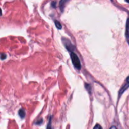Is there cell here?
Masks as SVG:
<instances>
[{
  "instance_id": "6da1fadb",
  "label": "cell",
  "mask_w": 129,
  "mask_h": 129,
  "mask_svg": "<svg viewBox=\"0 0 129 129\" xmlns=\"http://www.w3.org/2000/svg\"><path fill=\"white\" fill-rule=\"evenodd\" d=\"M70 57H71L72 61L73 64L74 65V67H75L76 69H77L78 70H80V69H81V64H80V59H79L77 55L75 53L71 52Z\"/></svg>"
},
{
  "instance_id": "7a4b0ae2",
  "label": "cell",
  "mask_w": 129,
  "mask_h": 129,
  "mask_svg": "<svg viewBox=\"0 0 129 129\" xmlns=\"http://www.w3.org/2000/svg\"><path fill=\"white\" fill-rule=\"evenodd\" d=\"M62 41H63V44H64V45L65 46V47H66L67 49L69 51L72 52V51L74 50V46L72 45V44L70 43V41L68 40V39H66V38H64H64H63Z\"/></svg>"
},
{
  "instance_id": "3957f363",
  "label": "cell",
  "mask_w": 129,
  "mask_h": 129,
  "mask_svg": "<svg viewBox=\"0 0 129 129\" xmlns=\"http://www.w3.org/2000/svg\"><path fill=\"white\" fill-rule=\"evenodd\" d=\"M68 2H69V0H61L60 2H59V8H60L61 12H63L65 5H66V3Z\"/></svg>"
},
{
  "instance_id": "277c9868",
  "label": "cell",
  "mask_w": 129,
  "mask_h": 129,
  "mask_svg": "<svg viewBox=\"0 0 129 129\" xmlns=\"http://www.w3.org/2000/svg\"><path fill=\"white\" fill-rule=\"evenodd\" d=\"M126 38H127L128 42L129 43V18L127 20V23H126Z\"/></svg>"
},
{
  "instance_id": "5b68a950",
  "label": "cell",
  "mask_w": 129,
  "mask_h": 129,
  "mask_svg": "<svg viewBox=\"0 0 129 129\" xmlns=\"http://www.w3.org/2000/svg\"><path fill=\"white\" fill-rule=\"evenodd\" d=\"M18 114H19L20 116L22 118H23L25 116V110H23V109H21L18 112Z\"/></svg>"
},
{
  "instance_id": "8992f818",
  "label": "cell",
  "mask_w": 129,
  "mask_h": 129,
  "mask_svg": "<svg viewBox=\"0 0 129 129\" xmlns=\"http://www.w3.org/2000/svg\"><path fill=\"white\" fill-rule=\"evenodd\" d=\"M54 23H55L56 27V28H58V29H61L62 26H61V24L60 23V22H58V21L57 20H55L54 21Z\"/></svg>"
},
{
  "instance_id": "52a82bcc",
  "label": "cell",
  "mask_w": 129,
  "mask_h": 129,
  "mask_svg": "<svg viewBox=\"0 0 129 129\" xmlns=\"http://www.w3.org/2000/svg\"><path fill=\"white\" fill-rule=\"evenodd\" d=\"M47 129H52L51 128V117H50L49 118V123H48V126H47Z\"/></svg>"
},
{
  "instance_id": "ba28073f",
  "label": "cell",
  "mask_w": 129,
  "mask_h": 129,
  "mask_svg": "<svg viewBox=\"0 0 129 129\" xmlns=\"http://www.w3.org/2000/svg\"><path fill=\"white\" fill-rule=\"evenodd\" d=\"M85 88L87 89V90H88V91L89 92H90V90H91V87H90V85H89V84H85Z\"/></svg>"
},
{
  "instance_id": "9c48e42d",
  "label": "cell",
  "mask_w": 129,
  "mask_h": 129,
  "mask_svg": "<svg viewBox=\"0 0 129 129\" xmlns=\"http://www.w3.org/2000/svg\"><path fill=\"white\" fill-rule=\"evenodd\" d=\"M94 129H102V127H101V125H100L99 124H97V125L94 127Z\"/></svg>"
},
{
  "instance_id": "30bf717a",
  "label": "cell",
  "mask_w": 129,
  "mask_h": 129,
  "mask_svg": "<svg viewBox=\"0 0 129 129\" xmlns=\"http://www.w3.org/2000/svg\"><path fill=\"white\" fill-rule=\"evenodd\" d=\"M6 58H7V56H6V54H2V55H1V56H0V58H1L2 60L5 59Z\"/></svg>"
},
{
  "instance_id": "8fae6325",
  "label": "cell",
  "mask_w": 129,
  "mask_h": 129,
  "mask_svg": "<svg viewBox=\"0 0 129 129\" xmlns=\"http://www.w3.org/2000/svg\"><path fill=\"white\" fill-rule=\"evenodd\" d=\"M51 7H53V8H55L56 7V2H53L51 3Z\"/></svg>"
},
{
  "instance_id": "7c38bea8",
  "label": "cell",
  "mask_w": 129,
  "mask_h": 129,
  "mask_svg": "<svg viewBox=\"0 0 129 129\" xmlns=\"http://www.w3.org/2000/svg\"><path fill=\"white\" fill-rule=\"evenodd\" d=\"M110 129H116V126H111V127L110 128Z\"/></svg>"
},
{
  "instance_id": "4fadbf2b",
  "label": "cell",
  "mask_w": 129,
  "mask_h": 129,
  "mask_svg": "<svg viewBox=\"0 0 129 129\" xmlns=\"http://www.w3.org/2000/svg\"><path fill=\"white\" fill-rule=\"evenodd\" d=\"M126 82H127V83H128L129 84V76L128 77L127 79H126Z\"/></svg>"
},
{
  "instance_id": "5bb4252c",
  "label": "cell",
  "mask_w": 129,
  "mask_h": 129,
  "mask_svg": "<svg viewBox=\"0 0 129 129\" xmlns=\"http://www.w3.org/2000/svg\"><path fill=\"white\" fill-rule=\"evenodd\" d=\"M2 15V9L0 8V16Z\"/></svg>"
},
{
  "instance_id": "9a60e30c",
  "label": "cell",
  "mask_w": 129,
  "mask_h": 129,
  "mask_svg": "<svg viewBox=\"0 0 129 129\" xmlns=\"http://www.w3.org/2000/svg\"><path fill=\"white\" fill-rule=\"evenodd\" d=\"M125 1H126V2H128V3H129V0H125Z\"/></svg>"
}]
</instances>
